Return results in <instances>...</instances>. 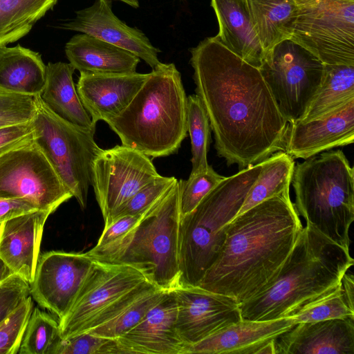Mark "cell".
Instances as JSON below:
<instances>
[{"label":"cell","mask_w":354,"mask_h":354,"mask_svg":"<svg viewBox=\"0 0 354 354\" xmlns=\"http://www.w3.org/2000/svg\"><path fill=\"white\" fill-rule=\"evenodd\" d=\"M173 290L177 302L176 330L190 347L242 319L239 304L234 298L198 286L180 285Z\"/></svg>","instance_id":"obj_15"},{"label":"cell","mask_w":354,"mask_h":354,"mask_svg":"<svg viewBox=\"0 0 354 354\" xmlns=\"http://www.w3.org/2000/svg\"><path fill=\"white\" fill-rule=\"evenodd\" d=\"M295 324L292 317L267 321L241 319L194 344L189 354H257L263 344Z\"/></svg>","instance_id":"obj_22"},{"label":"cell","mask_w":354,"mask_h":354,"mask_svg":"<svg viewBox=\"0 0 354 354\" xmlns=\"http://www.w3.org/2000/svg\"><path fill=\"white\" fill-rule=\"evenodd\" d=\"M75 70L70 63L49 62L46 66L45 84L40 97L59 118L77 126L95 130L96 124L84 109L75 86Z\"/></svg>","instance_id":"obj_26"},{"label":"cell","mask_w":354,"mask_h":354,"mask_svg":"<svg viewBox=\"0 0 354 354\" xmlns=\"http://www.w3.org/2000/svg\"><path fill=\"white\" fill-rule=\"evenodd\" d=\"M294 167V158L284 151H277L263 160L259 175L238 214L290 189Z\"/></svg>","instance_id":"obj_30"},{"label":"cell","mask_w":354,"mask_h":354,"mask_svg":"<svg viewBox=\"0 0 354 354\" xmlns=\"http://www.w3.org/2000/svg\"><path fill=\"white\" fill-rule=\"evenodd\" d=\"M93 260L86 253L50 251L39 255L31 297L62 319L71 308Z\"/></svg>","instance_id":"obj_14"},{"label":"cell","mask_w":354,"mask_h":354,"mask_svg":"<svg viewBox=\"0 0 354 354\" xmlns=\"http://www.w3.org/2000/svg\"><path fill=\"white\" fill-rule=\"evenodd\" d=\"M72 197L34 138L0 156V198H27L53 213Z\"/></svg>","instance_id":"obj_11"},{"label":"cell","mask_w":354,"mask_h":354,"mask_svg":"<svg viewBox=\"0 0 354 354\" xmlns=\"http://www.w3.org/2000/svg\"><path fill=\"white\" fill-rule=\"evenodd\" d=\"M12 274H14L13 272L6 263L0 259V285Z\"/></svg>","instance_id":"obj_44"},{"label":"cell","mask_w":354,"mask_h":354,"mask_svg":"<svg viewBox=\"0 0 354 354\" xmlns=\"http://www.w3.org/2000/svg\"><path fill=\"white\" fill-rule=\"evenodd\" d=\"M218 23L214 37L245 62L259 68L266 53L253 28L246 0H211Z\"/></svg>","instance_id":"obj_23"},{"label":"cell","mask_w":354,"mask_h":354,"mask_svg":"<svg viewBox=\"0 0 354 354\" xmlns=\"http://www.w3.org/2000/svg\"><path fill=\"white\" fill-rule=\"evenodd\" d=\"M180 218L178 180L120 241L86 253L94 261L131 266L156 287L172 290L180 285Z\"/></svg>","instance_id":"obj_5"},{"label":"cell","mask_w":354,"mask_h":354,"mask_svg":"<svg viewBox=\"0 0 354 354\" xmlns=\"http://www.w3.org/2000/svg\"><path fill=\"white\" fill-rule=\"evenodd\" d=\"M196 95L227 165L242 169L284 151L289 122L259 70L214 37L190 49Z\"/></svg>","instance_id":"obj_1"},{"label":"cell","mask_w":354,"mask_h":354,"mask_svg":"<svg viewBox=\"0 0 354 354\" xmlns=\"http://www.w3.org/2000/svg\"><path fill=\"white\" fill-rule=\"evenodd\" d=\"M354 141V100L335 113L289 125L284 151L293 158L307 159Z\"/></svg>","instance_id":"obj_19"},{"label":"cell","mask_w":354,"mask_h":354,"mask_svg":"<svg viewBox=\"0 0 354 354\" xmlns=\"http://www.w3.org/2000/svg\"><path fill=\"white\" fill-rule=\"evenodd\" d=\"M175 177L160 176L150 181L131 198L120 205L104 221V225L113 220L128 215L143 214L151 205L158 201L177 181Z\"/></svg>","instance_id":"obj_35"},{"label":"cell","mask_w":354,"mask_h":354,"mask_svg":"<svg viewBox=\"0 0 354 354\" xmlns=\"http://www.w3.org/2000/svg\"><path fill=\"white\" fill-rule=\"evenodd\" d=\"M67 30L85 33L125 49L145 61L152 69L161 62L160 50L139 29L121 21L112 11L111 0H96L75 12V17L62 24Z\"/></svg>","instance_id":"obj_17"},{"label":"cell","mask_w":354,"mask_h":354,"mask_svg":"<svg viewBox=\"0 0 354 354\" xmlns=\"http://www.w3.org/2000/svg\"><path fill=\"white\" fill-rule=\"evenodd\" d=\"M36 111L31 121L34 140L66 188L86 208L92 165L102 150L94 140L95 130L68 122L55 115L35 96Z\"/></svg>","instance_id":"obj_8"},{"label":"cell","mask_w":354,"mask_h":354,"mask_svg":"<svg viewBox=\"0 0 354 354\" xmlns=\"http://www.w3.org/2000/svg\"><path fill=\"white\" fill-rule=\"evenodd\" d=\"M258 69L290 124L304 115L325 71L324 64L315 54L291 39L266 53Z\"/></svg>","instance_id":"obj_9"},{"label":"cell","mask_w":354,"mask_h":354,"mask_svg":"<svg viewBox=\"0 0 354 354\" xmlns=\"http://www.w3.org/2000/svg\"><path fill=\"white\" fill-rule=\"evenodd\" d=\"M30 296V283L14 274L0 285V324Z\"/></svg>","instance_id":"obj_40"},{"label":"cell","mask_w":354,"mask_h":354,"mask_svg":"<svg viewBox=\"0 0 354 354\" xmlns=\"http://www.w3.org/2000/svg\"><path fill=\"white\" fill-rule=\"evenodd\" d=\"M224 177L209 165L204 171L190 174L187 180H179L180 216L192 212Z\"/></svg>","instance_id":"obj_36"},{"label":"cell","mask_w":354,"mask_h":354,"mask_svg":"<svg viewBox=\"0 0 354 354\" xmlns=\"http://www.w3.org/2000/svg\"><path fill=\"white\" fill-rule=\"evenodd\" d=\"M292 317L296 324L354 318V304L348 300L339 283L335 288L302 308Z\"/></svg>","instance_id":"obj_34"},{"label":"cell","mask_w":354,"mask_h":354,"mask_svg":"<svg viewBox=\"0 0 354 354\" xmlns=\"http://www.w3.org/2000/svg\"><path fill=\"white\" fill-rule=\"evenodd\" d=\"M145 280L131 266L93 260L71 308L59 320L62 337L86 332L101 313Z\"/></svg>","instance_id":"obj_13"},{"label":"cell","mask_w":354,"mask_h":354,"mask_svg":"<svg viewBox=\"0 0 354 354\" xmlns=\"http://www.w3.org/2000/svg\"><path fill=\"white\" fill-rule=\"evenodd\" d=\"M291 39L324 64L354 66V0H295Z\"/></svg>","instance_id":"obj_10"},{"label":"cell","mask_w":354,"mask_h":354,"mask_svg":"<svg viewBox=\"0 0 354 354\" xmlns=\"http://www.w3.org/2000/svg\"><path fill=\"white\" fill-rule=\"evenodd\" d=\"M253 28L265 51L290 39L297 15L295 0H246Z\"/></svg>","instance_id":"obj_28"},{"label":"cell","mask_w":354,"mask_h":354,"mask_svg":"<svg viewBox=\"0 0 354 354\" xmlns=\"http://www.w3.org/2000/svg\"><path fill=\"white\" fill-rule=\"evenodd\" d=\"M324 68L322 83L299 122L324 118L354 100V66L324 64Z\"/></svg>","instance_id":"obj_29"},{"label":"cell","mask_w":354,"mask_h":354,"mask_svg":"<svg viewBox=\"0 0 354 354\" xmlns=\"http://www.w3.org/2000/svg\"><path fill=\"white\" fill-rule=\"evenodd\" d=\"M38 210L42 209L27 198H0V225L15 217Z\"/></svg>","instance_id":"obj_43"},{"label":"cell","mask_w":354,"mask_h":354,"mask_svg":"<svg viewBox=\"0 0 354 354\" xmlns=\"http://www.w3.org/2000/svg\"><path fill=\"white\" fill-rule=\"evenodd\" d=\"M160 176L149 157L133 148L122 145L102 149L93 162L91 185L104 221Z\"/></svg>","instance_id":"obj_12"},{"label":"cell","mask_w":354,"mask_h":354,"mask_svg":"<svg viewBox=\"0 0 354 354\" xmlns=\"http://www.w3.org/2000/svg\"><path fill=\"white\" fill-rule=\"evenodd\" d=\"M51 214L38 210L0 225V259L28 283L34 279L44 225Z\"/></svg>","instance_id":"obj_21"},{"label":"cell","mask_w":354,"mask_h":354,"mask_svg":"<svg viewBox=\"0 0 354 354\" xmlns=\"http://www.w3.org/2000/svg\"><path fill=\"white\" fill-rule=\"evenodd\" d=\"M274 344L275 354H354V318L299 322Z\"/></svg>","instance_id":"obj_20"},{"label":"cell","mask_w":354,"mask_h":354,"mask_svg":"<svg viewBox=\"0 0 354 354\" xmlns=\"http://www.w3.org/2000/svg\"><path fill=\"white\" fill-rule=\"evenodd\" d=\"M165 291L144 281L101 313L86 332L117 339L134 327L161 299Z\"/></svg>","instance_id":"obj_24"},{"label":"cell","mask_w":354,"mask_h":354,"mask_svg":"<svg viewBox=\"0 0 354 354\" xmlns=\"http://www.w3.org/2000/svg\"><path fill=\"white\" fill-rule=\"evenodd\" d=\"M57 0H0V46L27 35Z\"/></svg>","instance_id":"obj_31"},{"label":"cell","mask_w":354,"mask_h":354,"mask_svg":"<svg viewBox=\"0 0 354 354\" xmlns=\"http://www.w3.org/2000/svg\"><path fill=\"white\" fill-rule=\"evenodd\" d=\"M33 138L31 122L1 128L0 156Z\"/></svg>","instance_id":"obj_42"},{"label":"cell","mask_w":354,"mask_h":354,"mask_svg":"<svg viewBox=\"0 0 354 354\" xmlns=\"http://www.w3.org/2000/svg\"><path fill=\"white\" fill-rule=\"evenodd\" d=\"M274 339H272L263 344L257 352V354H275Z\"/></svg>","instance_id":"obj_45"},{"label":"cell","mask_w":354,"mask_h":354,"mask_svg":"<svg viewBox=\"0 0 354 354\" xmlns=\"http://www.w3.org/2000/svg\"><path fill=\"white\" fill-rule=\"evenodd\" d=\"M187 129L191 140L192 171L190 174H195L205 171L209 166L207 154L211 131L207 113L196 94L187 97Z\"/></svg>","instance_id":"obj_33"},{"label":"cell","mask_w":354,"mask_h":354,"mask_svg":"<svg viewBox=\"0 0 354 354\" xmlns=\"http://www.w3.org/2000/svg\"><path fill=\"white\" fill-rule=\"evenodd\" d=\"M70 64L80 73L136 72L140 58L132 53L91 35H74L65 46Z\"/></svg>","instance_id":"obj_25"},{"label":"cell","mask_w":354,"mask_h":354,"mask_svg":"<svg viewBox=\"0 0 354 354\" xmlns=\"http://www.w3.org/2000/svg\"><path fill=\"white\" fill-rule=\"evenodd\" d=\"M186 95L173 63H160L129 105L107 124L121 140L149 157L176 153L187 136Z\"/></svg>","instance_id":"obj_4"},{"label":"cell","mask_w":354,"mask_h":354,"mask_svg":"<svg viewBox=\"0 0 354 354\" xmlns=\"http://www.w3.org/2000/svg\"><path fill=\"white\" fill-rule=\"evenodd\" d=\"M59 323L46 312L32 310L19 354H53L62 339Z\"/></svg>","instance_id":"obj_32"},{"label":"cell","mask_w":354,"mask_h":354,"mask_svg":"<svg viewBox=\"0 0 354 354\" xmlns=\"http://www.w3.org/2000/svg\"><path fill=\"white\" fill-rule=\"evenodd\" d=\"M261 166L262 161L224 177L192 212L180 216V285H198L217 257L226 227L240 211Z\"/></svg>","instance_id":"obj_7"},{"label":"cell","mask_w":354,"mask_h":354,"mask_svg":"<svg viewBox=\"0 0 354 354\" xmlns=\"http://www.w3.org/2000/svg\"><path fill=\"white\" fill-rule=\"evenodd\" d=\"M149 73H80L76 89L93 124L108 122L131 102Z\"/></svg>","instance_id":"obj_18"},{"label":"cell","mask_w":354,"mask_h":354,"mask_svg":"<svg viewBox=\"0 0 354 354\" xmlns=\"http://www.w3.org/2000/svg\"><path fill=\"white\" fill-rule=\"evenodd\" d=\"M122 1L134 8L139 7V0H115Z\"/></svg>","instance_id":"obj_46"},{"label":"cell","mask_w":354,"mask_h":354,"mask_svg":"<svg viewBox=\"0 0 354 354\" xmlns=\"http://www.w3.org/2000/svg\"><path fill=\"white\" fill-rule=\"evenodd\" d=\"M294 205L324 236L350 250L354 221V171L340 149L320 153L295 165Z\"/></svg>","instance_id":"obj_6"},{"label":"cell","mask_w":354,"mask_h":354,"mask_svg":"<svg viewBox=\"0 0 354 354\" xmlns=\"http://www.w3.org/2000/svg\"><path fill=\"white\" fill-rule=\"evenodd\" d=\"M35 96L0 92V129L32 121Z\"/></svg>","instance_id":"obj_39"},{"label":"cell","mask_w":354,"mask_h":354,"mask_svg":"<svg viewBox=\"0 0 354 354\" xmlns=\"http://www.w3.org/2000/svg\"><path fill=\"white\" fill-rule=\"evenodd\" d=\"M143 214L121 216L104 225L98 242L95 247L86 252L89 254L97 252L120 241L138 223Z\"/></svg>","instance_id":"obj_41"},{"label":"cell","mask_w":354,"mask_h":354,"mask_svg":"<svg viewBox=\"0 0 354 354\" xmlns=\"http://www.w3.org/2000/svg\"><path fill=\"white\" fill-rule=\"evenodd\" d=\"M303 227L289 189L236 215L198 286L239 304L277 279Z\"/></svg>","instance_id":"obj_2"},{"label":"cell","mask_w":354,"mask_h":354,"mask_svg":"<svg viewBox=\"0 0 354 354\" xmlns=\"http://www.w3.org/2000/svg\"><path fill=\"white\" fill-rule=\"evenodd\" d=\"M353 263L350 250L306 224L274 281L239 304L242 319L267 321L294 316L335 288Z\"/></svg>","instance_id":"obj_3"},{"label":"cell","mask_w":354,"mask_h":354,"mask_svg":"<svg viewBox=\"0 0 354 354\" xmlns=\"http://www.w3.org/2000/svg\"><path fill=\"white\" fill-rule=\"evenodd\" d=\"M31 296L0 324V354H17L33 310Z\"/></svg>","instance_id":"obj_37"},{"label":"cell","mask_w":354,"mask_h":354,"mask_svg":"<svg viewBox=\"0 0 354 354\" xmlns=\"http://www.w3.org/2000/svg\"><path fill=\"white\" fill-rule=\"evenodd\" d=\"M46 80L41 55L17 45L0 46V92L36 96Z\"/></svg>","instance_id":"obj_27"},{"label":"cell","mask_w":354,"mask_h":354,"mask_svg":"<svg viewBox=\"0 0 354 354\" xmlns=\"http://www.w3.org/2000/svg\"><path fill=\"white\" fill-rule=\"evenodd\" d=\"M53 354H120L115 339L88 332L62 338Z\"/></svg>","instance_id":"obj_38"},{"label":"cell","mask_w":354,"mask_h":354,"mask_svg":"<svg viewBox=\"0 0 354 354\" xmlns=\"http://www.w3.org/2000/svg\"><path fill=\"white\" fill-rule=\"evenodd\" d=\"M176 317L174 290L165 291L134 327L115 339L120 354H189L190 346L176 330Z\"/></svg>","instance_id":"obj_16"}]
</instances>
